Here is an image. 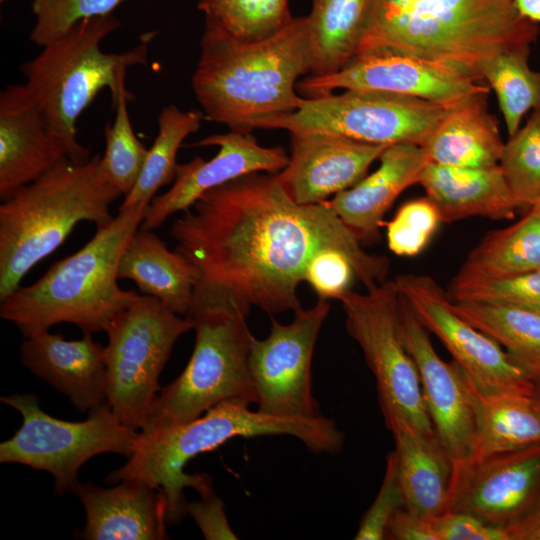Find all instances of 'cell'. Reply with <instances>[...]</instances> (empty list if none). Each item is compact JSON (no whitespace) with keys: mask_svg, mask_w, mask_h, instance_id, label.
Instances as JSON below:
<instances>
[{"mask_svg":"<svg viewBox=\"0 0 540 540\" xmlns=\"http://www.w3.org/2000/svg\"><path fill=\"white\" fill-rule=\"evenodd\" d=\"M453 301H481L540 312V270L512 277L450 285Z\"/></svg>","mask_w":540,"mask_h":540,"instance_id":"obj_38","label":"cell"},{"mask_svg":"<svg viewBox=\"0 0 540 540\" xmlns=\"http://www.w3.org/2000/svg\"><path fill=\"white\" fill-rule=\"evenodd\" d=\"M399 299L394 280L365 294L349 289L336 298L345 313L346 330L375 377L386 427L392 433L407 430L434 436L417 367L400 335Z\"/></svg>","mask_w":540,"mask_h":540,"instance_id":"obj_9","label":"cell"},{"mask_svg":"<svg viewBox=\"0 0 540 540\" xmlns=\"http://www.w3.org/2000/svg\"><path fill=\"white\" fill-rule=\"evenodd\" d=\"M516 5L524 18L540 24V0H516Z\"/></svg>","mask_w":540,"mask_h":540,"instance_id":"obj_46","label":"cell"},{"mask_svg":"<svg viewBox=\"0 0 540 540\" xmlns=\"http://www.w3.org/2000/svg\"><path fill=\"white\" fill-rule=\"evenodd\" d=\"M22 364L34 375L66 395L80 412L107 401L105 347L83 334L65 340L45 330L25 337L20 346Z\"/></svg>","mask_w":540,"mask_h":540,"instance_id":"obj_22","label":"cell"},{"mask_svg":"<svg viewBox=\"0 0 540 540\" xmlns=\"http://www.w3.org/2000/svg\"><path fill=\"white\" fill-rule=\"evenodd\" d=\"M449 108L400 94L344 90L304 98L296 111L264 119L256 128L326 133L374 145L422 146Z\"/></svg>","mask_w":540,"mask_h":540,"instance_id":"obj_12","label":"cell"},{"mask_svg":"<svg viewBox=\"0 0 540 540\" xmlns=\"http://www.w3.org/2000/svg\"><path fill=\"white\" fill-rule=\"evenodd\" d=\"M530 211L540 215V198L530 207Z\"/></svg>","mask_w":540,"mask_h":540,"instance_id":"obj_47","label":"cell"},{"mask_svg":"<svg viewBox=\"0 0 540 540\" xmlns=\"http://www.w3.org/2000/svg\"><path fill=\"white\" fill-rule=\"evenodd\" d=\"M387 146L326 133H291L288 164L276 174L297 204L323 203L362 180Z\"/></svg>","mask_w":540,"mask_h":540,"instance_id":"obj_19","label":"cell"},{"mask_svg":"<svg viewBox=\"0 0 540 540\" xmlns=\"http://www.w3.org/2000/svg\"><path fill=\"white\" fill-rule=\"evenodd\" d=\"M472 389L477 427L469 459L540 443V397L536 393L484 396Z\"/></svg>","mask_w":540,"mask_h":540,"instance_id":"obj_30","label":"cell"},{"mask_svg":"<svg viewBox=\"0 0 540 540\" xmlns=\"http://www.w3.org/2000/svg\"><path fill=\"white\" fill-rule=\"evenodd\" d=\"M205 118L202 110L183 111L175 105L161 110L158 117V133L139 175V178L124 197L119 208L139 203H149L156 192L174 181L177 169L176 157L183 141L197 132Z\"/></svg>","mask_w":540,"mask_h":540,"instance_id":"obj_32","label":"cell"},{"mask_svg":"<svg viewBox=\"0 0 540 540\" xmlns=\"http://www.w3.org/2000/svg\"><path fill=\"white\" fill-rule=\"evenodd\" d=\"M404 508L395 452L387 455L386 468L379 492L361 519L356 540L386 539L388 524L395 513Z\"/></svg>","mask_w":540,"mask_h":540,"instance_id":"obj_40","label":"cell"},{"mask_svg":"<svg viewBox=\"0 0 540 540\" xmlns=\"http://www.w3.org/2000/svg\"><path fill=\"white\" fill-rule=\"evenodd\" d=\"M330 306L318 298L314 306L295 311L288 324L271 316L269 335L261 340L253 337L249 370L259 412L291 419L322 415L312 394L311 364Z\"/></svg>","mask_w":540,"mask_h":540,"instance_id":"obj_14","label":"cell"},{"mask_svg":"<svg viewBox=\"0 0 540 540\" xmlns=\"http://www.w3.org/2000/svg\"><path fill=\"white\" fill-rule=\"evenodd\" d=\"M198 9L205 23L245 42L272 36L293 19L288 0H200Z\"/></svg>","mask_w":540,"mask_h":540,"instance_id":"obj_34","label":"cell"},{"mask_svg":"<svg viewBox=\"0 0 540 540\" xmlns=\"http://www.w3.org/2000/svg\"><path fill=\"white\" fill-rule=\"evenodd\" d=\"M124 0H33L35 25L30 40L43 47L77 23L111 15Z\"/></svg>","mask_w":540,"mask_h":540,"instance_id":"obj_37","label":"cell"},{"mask_svg":"<svg viewBox=\"0 0 540 540\" xmlns=\"http://www.w3.org/2000/svg\"><path fill=\"white\" fill-rule=\"evenodd\" d=\"M117 278L133 281L144 295L158 299L180 316H187L200 273L183 254L170 251L152 230L139 228L119 259Z\"/></svg>","mask_w":540,"mask_h":540,"instance_id":"obj_25","label":"cell"},{"mask_svg":"<svg viewBox=\"0 0 540 540\" xmlns=\"http://www.w3.org/2000/svg\"><path fill=\"white\" fill-rule=\"evenodd\" d=\"M398 317L400 335L417 367L435 434L453 460L469 459L477 427L473 389L454 361L447 363L438 356L428 331L401 294Z\"/></svg>","mask_w":540,"mask_h":540,"instance_id":"obj_17","label":"cell"},{"mask_svg":"<svg viewBox=\"0 0 540 540\" xmlns=\"http://www.w3.org/2000/svg\"><path fill=\"white\" fill-rule=\"evenodd\" d=\"M436 540H509L505 528L492 526L461 512L429 517Z\"/></svg>","mask_w":540,"mask_h":540,"instance_id":"obj_42","label":"cell"},{"mask_svg":"<svg viewBox=\"0 0 540 540\" xmlns=\"http://www.w3.org/2000/svg\"><path fill=\"white\" fill-rule=\"evenodd\" d=\"M187 317L195 330L192 355L183 372L160 389L142 433L188 423L225 401L257 402L247 317L225 308L200 309Z\"/></svg>","mask_w":540,"mask_h":540,"instance_id":"obj_8","label":"cell"},{"mask_svg":"<svg viewBox=\"0 0 540 540\" xmlns=\"http://www.w3.org/2000/svg\"><path fill=\"white\" fill-rule=\"evenodd\" d=\"M540 502V443L482 459L453 460L445 512L507 528Z\"/></svg>","mask_w":540,"mask_h":540,"instance_id":"obj_16","label":"cell"},{"mask_svg":"<svg viewBox=\"0 0 540 540\" xmlns=\"http://www.w3.org/2000/svg\"><path fill=\"white\" fill-rule=\"evenodd\" d=\"M378 169L325 203L361 242L379 240L383 218L397 197L419 183L428 160L421 146L392 144L381 153Z\"/></svg>","mask_w":540,"mask_h":540,"instance_id":"obj_23","label":"cell"},{"mask_svg":"<svg viewBox=\"0 0 540 540\" xmlns=\"http://www.w3.org/2000/svg\"><path fill=\"white\" fill-rule=\"evenodd\" d=\"M419 184L442 223L469 217L510 220L518 208L499 164L471 168L428 162Z\"/></svg>","mask_w":540,"mask_h":540,"instance_id":"obj_24","label":"cell"},{"mask_svg":"<svg viewBox=\"0 0 540 540\" xmlns=\"http://www.w3.org/2000/svg\"><path fill=\"white\" fill-rule=\"evenodd\" d=\"M538 24L516 0H372L358 53L385 47L466 71L484 81L481 66L497 53L531 44Z\"/></svg>","mask_w":540,"mask_h":540,"instance_id":"obj_4","label":"cell"},{"mask_svg":"<svg viewBox=\"0 0 540 540\" xmlns=\"http://www.w3.org/2000/svg\"><path fill=\"white\" fill-rule=\"evenodd\" d=\"M264 435H289L314 453L338 454L344 433L323 415L291 419L274 417L238 401L222 402L200 417L151 433L139 432L134 451L125 465L111 471L106 481L141 479L160 489L167 500V523L178 524L187 514L184 488L202 497L211 495L212 481L206 474H186L184 466L197 455L212 451L227 441Z\"/></svg>","mask_w":540,"mask_h":540,"instance_id":"obj_3","label":"cell"},{"mask_svg":"<svg viewBox=\"0 0 540 540\" xmlns=\"http://www.w3.org/2000/svg\"><path fill=\"white\" fill-rule=\"evenodd\" d=\"M200 47L191 84L206 119L250 133L260 121L301 106L296 82L312 67L307 16L253 42L205 23Z\"/></svg>","mask_w":540,"mask_h":540,"instance_id":"obj_2","label":"cell"},{"mask_svg":"<svg viewBox=\"0 0 540 540\" xmlns=\"http://www.w3.org/2000/svg\"><path fill=\"white\" fill-rule=\"evenodd\" d=\"M69 160L63 143L49 130L24 84L0 94V199Z\"/></svg>","mask_w":540,"mask_h":540,"instance_id":"obj_20","label":"cell"},{"mask_svg":"<svg viewBox=\"0 0 540 540\" xmlns=\"http://www.w3.org/2000/svg\"><path fill=\"white\" fill-rule=\"evenodd\" d=\"M386 539L436 540V536L429 517H420L401 508L388 524Z\"/></svg>","mask_w":540,"mask_h":540,"instance_id":"obj_44","label":"cell"},{"mask_svg":"<svg viewBox=\"0 0 540 540\" xmlns=\"http://www.w3.org/2000/svg\"><path fill=\"white\" fill-rule=\"evenodd\" d=\"M16 409L21 427L0 444V462L18 463L50 473L54 494L73 492L78 471L90 458L106 452L130 457L139 432L121 423L106 401L91 410L84 421L57 419L40 406L34 394L2 396Z\"/></svg>","mask_w":540,"mask_h":540,"instance_id":"obj_10","label":"cell"},{"mask_svg":"<svg viewBox=\"0 0 540 540\" xmlns=\"http://www.w3.org/2000/svg\"><path fill=\"white\" fill-rule=\"evenodd\" d=\"M186 512L196 522L205 539H238L228 523L224 502L214 493L202 497L200 501L187 502Z\"/></svg>","mask_w":540,"mask_h":540,"instance_id":"obj_43","label":"cell"},{"mask_svg":"<svg viewBox=\"0 0 540 540\" xmlns=\"http://www.w3.org/2000/svg\"><path fill=\"white\" fill-rule=\"evenodd\" d=\"M131 99V93L123 80L113 101L114 120L104 128L105 152L101 157L110 184L124 197L136 184L149 149L137 138L131 124L127 108Z\"/></svg>","mask_w":540,"mask_h":540,"instance_id":"obj_35","label":"cell"},{"mask_svg":"<svg viewBox=\"0 0 540 540\" xmlns=\"http://www.w3.org/2000/svg\"><path fill=\"white\" fill-rule=\"evenodd\" d=\"M456 314L497 342L540 383V312L498 303L453 301Z\"/></svg>","mask_w":540,"mask_h":540,"instance_id":"obj_31","label":"cell"},{"mask_svg":"<svg viewBox=\"0 0 540 540\" xmlns=\"http://www.w3.org/2000/svg\"><path fill=\"white\" fill-rule=\"evenodd\" d=\"M122 194L113 187L101 157L70 160L20 188L0 205V300L52 254L84 221L102 228L113 220L110 205Z\"/></svg>","mask_w":540,"mask_h":540,"instance_id":"obj_6","label":"cell"},{"mask_svg":"<svg viewBox=\"0 0 540 540\" xmlns=\"http://www.w3.org/2000/svg\"><path fill=\"white\" fill-rule=\"evenodd\" d=\"M149 203L118 208V214L80 250L54 263L29 286L0 300V317L25 336L72 323L83 334L106 330L140 294L117 283L119 259L145 218Z\"/></svg>","mask_w":540,"mask_h":540,"instance_id":"obj_5","label":"cell"},{"mask_svg":"<svg viewBox=\"0 0 540 540\" xmlns=\"http://www.w3.org/2000/svg\"><path fill=\"white\" fill-rule=\"evenodd\" d=\"M442 223L434 203L419 198L403 204L387 226L389 249L399 256L417 255Z\"/></svg>","mask_w":540,"mask_h":540,"instance_id":"obj_39","label":"cell"},{"mask_svg":"<svg viewBox=\"0 0 540 540\" xmlns=\"http://www.w3.org/2000/svg\"><path fill=\"white\" fill-rule=\"evenodd\" d=\"M193 327L190 318L144 294L111 321L105 330L107 402L121 423L144 426L173 347Z\"/></svg>","mask_w":540,"mask_h":540,"instance_id":"obj_11","label":"cell"},{"mask_svg":"<svg viewBox=\"0 0 540 540\" xmlns=\"http://www.w3.org/2000/svg\"><path fill=\"white\" fill-rule=\"evenodd\" d=\"M4 1V0H1V2Z\"/></svg>","mask_w":540,"mask_h":540,"instance_id":"obj_49","label":"cell"},{"mask_svg":"<svg viewBox=\"0 0 540 540\" xmlns=\"http://www.w3.org/2000/svg\"><path fill=\"white\" fill-rule=\"evenodd\" d=\"M394 282L418 320L441 341L477 393H536V383L497 342L454 312L448 292L432 277L401 274Z\"/></svg>","mask_w":540,"mask_h":540,"instance_id":"obj_13","label":"cell"},{"mask_svg":"<svg viewBox=\"0 0 540 540\" xmlns=\"http://www.w3.org/2000/svg\"><path fill=\"white\" fill-rule=\"evenodd\" d=\"M530 44L505 49L480 69L483 80L495 91L509 136L520 126L523 116L540 107V71L528 65Z\"/></svg>","mask_w":540,"mask_h":540,"instance_id":"obj_33","label":"cell"},{"mask_svg":"<svg viewBox=\"0 0 540 540\" xmlns=\"http://www.w3.org/2000/svg\"><path fill=\"white\" fill-rule=\"evenodd\" d=\"M192 146H216L218 153L210 160L196 156L178 164L172 187L152 199L140 228L154 230L171 215L188 210L205 192L251 173H278L289 161L283 147L262 146L251 133L214 134Z\"/></svg>","mask_w":540,"mask_h":540,"instance_id":"obj_18","label":"cell"},{"mask_svg":"<svg viewBox=\"0 0 540 540\" xmlns=\"http://www.w3.org/2000/svg\"><path fill=\"white\" fill-rule=\"evenodd\" d=\"M73 492L86 516L75 535L85 540L167 539V500L164 493L141 479H128L113 488L78 482Z\"/></svg>","mask_w":540,"mask_h":540,"instance_id":"obj_21","label":"cell"},{"mask_svg":"<svg viewBox=\"0 0 540 540\" xmlns=\"http://www.w3.org/2000/svg\"><path fill=\"white\" fill-rule=\"evenodd\" d=\"M536 395L540 397V383H536Z\"/></svg>","mask_w":540,"mask_h":540,"instance_id":"obj_48","label":"cell"},{"mask_svg":"<svg viewBox=\"0 0 540 540\" xmlns=\"http://www.w3.org/2000/svg\"><path fill=\"white\" fill-rule=\"evenodd\" d=\"M119 24L112 14L83 20L20 67L31 99L72 162L90 159L89 150L78 140L81 114L104 88H109L114 101L127 69L146 64L147 42L122 53L102 51V41Z\"/></svg>","mask_w":540,"mask_h":540,"instance_id":"obj_7","label":"cell"},{"mask_svg":"<svg viewBox=\"0 0 540 540\" xmlns=\"http://www.w3.org/2000/svg\"><path fill=\"white\" fill-rule=\"evenodd\" d=\"M354 278L356 275L351 261L336 249L320 251L310 261L305 273V281L319 298L326 300L336 299L349 290Z\"/></svg>","mask_w":540,"mask_h":540,"instance_id":"obj_41","label":"cell"},{"mask_svg":"<svg viewBox=\"0 0 540 540\" xmlns=\"http://www.w3.org/2000/svg\"><path fill=\"white\" fill-rule=\"evenodd\" d=\"M506 531L509 540H540V502Z\"/></svg>","mask_w":540,"mask_h":540,"instance_id":"obj_45","label":"cell"},{"mask_svg":"<svg viewBox=\"0 0 540 540\" xmlns=\"http://www.w3.org/2000/svg\"><path fill=\"white\" fill-rule=\"evenodd\" d=\"M499 166L518 208L540 198V107L504 143Z\"/></svg>","mask_w":540,"mask_h":540,"instance_id":"obj_36","label":"cell"},{"mask_svg":"<svg viewBox=\"0 0 540 540\" xmlns=\"http://www.w3.org/2000/svg\"><path fill=\"white\" fill-rule=\"evenodd\" d=\"M372 0H313L307 16L312 50L310 75L327 76L358 53Z\"/></svg>","mask_w":540,"mask_h":540,"instance_id":"obj_29","label":"cell"},{"mask_svg":"<svg viewBox=\"0 0 540 540\" xmlns=\"http://www.w3.org/2000/svg\"><path fill=\"white\" fill-rule=\"evenodd\" d=\"M486 96H472L448 109L421 146L428 162L471 168L499 164L504 143Z\"/></svg>","mask_w":540,"mask_h":540,"instance_id":"obj_26","label":"cell"},{"mask_svg":"<svg viewBox=\"0 0 540 540\" xmlns=\"http://www.w3.org/2000/svg\"><path fill=\"white\" fill-rule=\"evenodd\" d=\"M297 88L308 98L335 90L380 91L452 107L490 88L470 73L391 48L357 53L336 73L304 78Z\"/></svg>","mask_w":540,"mask_h":540,"instance_id":"obj_15","label":"cell"},{"mask_svg":"<svg viewBox=\"0 0 540 540\" xmlns=\"http://www.w3.org/2000/svg\"><path fill=\"white\" fill-rule=\"evenodd\" d=\"M540 270V215L493 230L471 250L450 285L512 277Z\"/></svg>","mask_w":540,"mask_h":540,"instance_id":"obj_28","label":"cell"},{"mask_svg":"<svg viewBox=\"0 0 540 540\" xmlns=\"http://www.w3.org/2000/svg\"><path fill=\"white\" fill-rule=\"evenodd\" d=\"M404 508L420 517L445 512L453 459L437 436L392 433Z\"/></svg>","mask_w":540,"mask_h":540,"instance_id":"obj_27","label":"cell"},{"mask_svg":"<svg viewBox=\"0 0 540 540\" xmlns=\"http://www.w3.org/2000/svg\"><path fill=\"white\" fill-rule=\"evenodd\" d=\"M169 233L200 273L189 314L295 312L306 269L325 249L344 253L367 291L387 281L390 266L387 257L367 253L325 202H294L276 173H251L205 192Z\"/></svg>","mask_w":540,"mask_h":540,"instance_id":"obj_1","label":"cell"}]
</instances>
